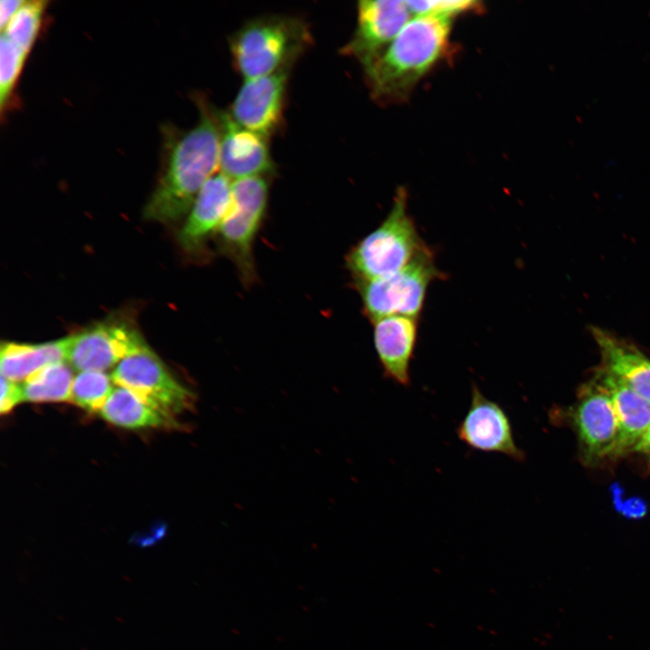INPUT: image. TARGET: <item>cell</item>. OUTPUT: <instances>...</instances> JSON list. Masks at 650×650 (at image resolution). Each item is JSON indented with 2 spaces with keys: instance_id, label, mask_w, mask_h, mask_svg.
Instances as JSON below:
<instances>
[{
  "instance_id": "277c9868",
  "label": "cell",
  "mask_w": 650,
  "mask_h": 650,
  "mask_svg": "<svg viewBox=\"0 0 650 650\" xmlns=\"http://www.w3.org/2000/svg\"><path fill=\"white\" fill-rule=\"evenodd\" d=\"M408 211V194L399 187L390 211L380 225L353 246L348 265L357 283L392 275L426 246Z\"/></svg>"
},
{
  "instance_id": "5b68a950",
  "label": "cell",
  "mask_w": 650,
  "mask_h": 650,
  "mask_svg": "<svg viewBox=\"0 0 650 650\" xmlns=\"http://www.w3.org/2000/svg\"><path fill=\"white\" fill-rule=\"evenodd\" d=\"M446 278L435 263L434 252L426 246L399 272L358 283V289L364 311L373 322L391 315L419 319L430 284Z\"/></svg>"
},
{
  "instance_id": "5bb4252c",
  "label": "cell",
  "mask_w": 650,
  "mask_h": 650,
  "mask_svg": "<svg viewBox=\"0 0 650 650\" xmlns=\"http://www.w3.org/2000/svg\"><path fill=\"white\" fill-rule=\"evenodd\" d=\"M374 323V345L385 377L409 386L410 367L418 336L419 319L391 315Z\"/></svg>"
},
{
  "instance_id": "7402d4cb",
  "label": "cell",
  "mask_w": 650,
  "mask_h": 650,
  "mask_svg": "<svg viewBox=\"0 0 650 650\" xmlns=\"http://www.w3.org/2000/svg\"><path fill=\"white\" fill-rule=\"evenodd\" d=\"M113 380L102 371H81L74 377L70 401L88 412L100 411L114 388Z\"/></svg>"
},
{
  "instance_id": "ba28073f",
  "label": "cell",
  "mask_w": 650,
  "mask_h": 650,
  "mask_svg": "<svg viewBox=\"0 0 650 650\" xmlns=\"http://www.w3.org/2000/svg\"><path fill=\"white\" fill-rule=\"evenodd\" d=\"M111 378L176 419L194 408V394L170 374L147 345L125 358Z\"/></svg>"
},
{
  "instance_id": "3957f363",
  "label": "cell",
  "mask_w": 650,
  "mask_h": 650,
  "mask_svg": "<svg viewBox=\"0 0 650 650\" xmlns=\"http://www.w3.org/2000/svg\"><path fill=\"white\" fill-rule=\"evenodd\" d=\"M311 39L308 26L296 17H257L231 36L233 64L245 80L290 69Z\"/></svg>"
},
{
  "instance_id": "9a60e30c",
  "label": "cell",
  "mask_w": 650,
  "mask_h": 650,
  "mask_svg": "<svg viewBox=\"0 0 650 650\" xmlns=\"http://www.w3.org/2000/svg\"><path fill=\"white\" fill-rule=\"evenodd\" d=\"M232 198V181L222 173H216L205 183L180 231L179 241L184 249L200 248L210 235L218 232Z\"/></svg>"
},
{
  "instance_id": "30bf717a",
  "label": "cell",
  "mask_w": 650,
  "mask_h": 650,
  "mask_svg": "<svg viewBox=\"0 0 650 650\" xmlns=\"http://www.w3.org/2000/svg\"><path fill=\"white\" fill-rule=\"evenodd\" d=\"M470 396L469 409L456 429L460 441L475 450L500 453L524 461L525 453L515 443L513 426L504 408L483 395L476 384L471 385Z\"/></svg>"
},
{
  "instance_id": "d4e9b609",
  "label": "cell",
  "mask_w": 650,
  "mask_h": 650,
  "mask_svg": "<svg viewBox=\"0 0 650 650\" xmlns=\"http://www.w3.org/2000/svg\"><path fill=\"white\" fill-rule=\"evenodd\" d=\"M22 401L23 399L21 385L1 376V413H8Z\"/></svg>"
},
{
  "instance_id": "6da1fadb",
  "label": "cell",
  "mask_w": 650,
  "mask_h": 650,
  "mask_svg": "<svg viewBox=\"0 0 650 650\" xmlns=\"http://www.w3.org/2000/svg\"><path fill=\"white\" fill-rule=\"evenodd\" d=\"M200 118L188 131L166 136L160 180L144 209L151 220L170 222L187 215L205 183L219 169L218 111L200 99Z\"/></svg>"
},
{
  "instance_id": "44dd1931",
  "label": "cell",
  "mask_w": 650,
  "mask_h": 650,
  "mask_svg": "<svg viewBox=\"0 0 650 650\" xmlns=\"http://www.w3.org/2000/svg\"><path fill=\"white\" fill-rule=\"evenodd\" d=\"M45 1H26L1 31L14 45L29 55L42 28Z\"/></svg>"
},
{
  "instance_id": "ffe728a7",
  "label": "cell",
  "mask_w": 650,
  "mask_h": 650,
  "mask_svg": "<svg viewBox=\"0 0 650 650\" xmlns=\"http://www.w3.org/2000/svg\"><path fill=\"white\" fill-rule=\"evenodd\" d=\"M73 379L66 362L48 365L21 385L23 399L32 403L70 401Z\"/></svg>"
},
{
  "instance_id": "8fae6325",
  "label": "cell",
  "mask_w": 650,
  "mask_h": 650,
  "mask_svg": "<svg viewBox=\"0 0 650 650\" xmlns=\"http://www.w3.org/2000/svg\"><path fill=\"white\" fill-rule=\"evenodd\" d=\"M289 72L245 80L228 112L233 120L266 138L274 135L282 125Z\"/></svg>"
},
{
  "instance_id": "2e32d148",
  "label": "cell",
  "mask_w": 650,
  "mask_h": 650,
  "mask_svg": "<svg viewBox=\"0 0 650 650\" xmlns=\"http://www.w3.org/2000/svg\"><path fill=\"white\" fill-rule=\"evenodd\" d=\"M601 358L599 368L650 402V358L609 331L592 327Z\"/></svg>"
},
{
  "instance_id": "e0dca14e",
  "label": "cell",
  "mask_w": 650,
  "mask_h": 650,
  "mask_svg": "<svg viewBox=\"0 0 650 650\" xmlns=\"http://www.w3.org/2000/svg\"><path fill=\"white\" fill-rule=\"evenodd\" d=\"M594 378L608 392L618 423L617 459L630 453L650 426V402L599 367Z\"/></svg>"
},
{
  "instance_id": "603a6c76",
  "label": "cell",
  "mask_w": 650,
  "mask_h": 650,
  "mask_svg": "<svg viewBox=\"0 0 650 650\" xmlns=\"http://www.w3.org/2000/svg\"><path fill=\"white\" fill-rule=\"evenodd\" d=\"M28 55L1 34L0 42V108L3 113L10 103L16 82Z\"/></svg>"
},
{
  "instance_id": "cb8c5ba5",
  "label": "cell",
  "mask_w": 650,
  "mask_h": 650,
  "mask_svg": "<svg viewBox=\"0 0 650 650\" xmlns=\"http://www.w3.org/2000/svg\"><path fill=\"white\" fill-rule=\"evenodd\" d=\"M415 16H432L452 21L455 17L476 12L482 8V3L472 0H426L405 1Z\"/></svg>"
},
{
  "instance_id": "8992f818",
  "label": "cell",
  "mask_w": 650,
  "mask_h": 650,
  "mask_svg": "<svg viewBox=\"0 0 650 650\" xmlns=\"http://www.w3.org/2000/svg\"><path fill=\"white\" fill-rule=\"evenodd\" d=\"M230 209L219 230L224 253L233 261L245 280L254 275L253 246L264 218L268 184L265 176L232 181Z\"/></svg>"
},
{
  "instance_id": "484cf974",
  "label": "cell",
  "mask_w": 650,
  "mask_h": 650,
  "mask_svg": "<svg viewBox=\"0 0 650 650\" xmlns=\"http://www.w3.org/2000/svg\"><path fill=\"white\" fill-rule=\"evenodd\" d=\"M26 1L3 0L0 2V27L3 31L13 16L24 5Z\"/></svg>"
},
{
  "instance_id": "4fadbf2b",
  "label": "cell",
  "mask_w": 650,
  "mask_h": 650,
  "mask_svg": "<svg viewBox=\"0 0 650 650\" xmlns=\"http://www.w3.org/2000/svg\"><path fill=\"white\" fill-rule=\"evenodd\" d=\"M218 120L220 173L234 181L274 171L266 137L242 127L228 112L218 111Z\"/></svg>"
},
{
  "instance_id": "7c38bea8",
  "label": "cell",
  "mask_w": 650,
  "mask_h": 650,
  "mask_svg": "<svg viewBox=\"0 0 650 650\" xmlns=\"http://www.w3.org/2000/svg\"><path fill=\"white\" fill-rule=\"evenodd\" d=\"M145 345L140 333L130 325L102 322L72 336L68 362L79 372H105Z\"/></svg>"
},
{
  "instance_id": "52a82bcc",
  "label": "cell",
  "mask_w": 650,
  "mask_h": 650,
  "mask_svg": "<svg viewBox=\"0 0 650 650\" xmlns=\"http://www.w3.org/2000/svg\"><path fill=\"white\" fill-rule=\"evenodd\" d=\"M581 461L590 467L617 459L618 423L608 392L593 377L569 411Z\"/></svg>"
},
{
  "instance_id": "7a4b0ae2",
  "label": "cell",
  "mask_w": 650,
  "mask_h": 650,
  "mask_svg": "<svg viewBox=\"0 0 650 650\" xmlns=\"http://www.w3.org/2000/svg\"><path fill=\"white\" fill-rule=\"evenodd\" d=\"M452 21L415 16L367 68L373 98L381 103L405 100L447 55Z\"/></svg>"
},
{
  "instance_id": "4316f807",
  "label": "cell",
  "mask_w": 650,
  "mask_h": 650,
  "mask_svg": "<svg viewBox=\"0 0 650 650\" xmlns=\"http://www.w3.org/2000/svg\"><path fill=\"white\" fill-rule=\"evenodd\" d=\"M630 453L640 455L650 463V426L634 446Z\"/></svg>"
},
{
  "instance_id": "9c48e42d",
  "label": "cell",
  "mask_w": 650,
  "mask_h": 650,
  "mask_svg": "<svg viewBox=\"0 0 650 650\" xmlns=\"http://www.w3.org/2000/svg\"><path fill=\"white\" fill-rule=\"evenodd\" d=\"M411 15L405 1H359L354 33L340 51L367 68L394 41Z\"/></svg>"
},
{
  "instance_id": "ac0fdd59",
  "label": "cell",
  "mask_w": 650,
  "mask_h": 650,
  "mask_svg": "<svg viewBox=\"0 0 650 650\" xmlns=\"http://www.w3.org/2000/svg\"><path fill=\"white\" fill-rule=\"evenodd\" d=\"M72 336L44 343L5 342L0 350L1 376L24 381L48 365L67 362Z\"/></svg>"
},
{
  "instance_id": "d6986e66",
  "label": "cell",
  "mask_w": 650,
  "mask_h": 650,
  "mask_svg": "<svg viewBox=\"0 0 650 650\" xmlns=\"http://www.w3.org/2000/svg\"><path fill=\"white\" fill-rule=\"evenodd\" d=\"M100 413L110 423L128 429L180 426L176 418L135 392L121 386L113 390Z\"/></svg>"
}]
</instances>
